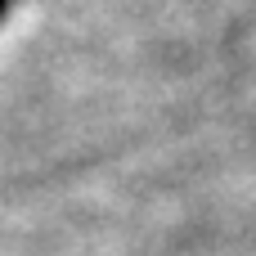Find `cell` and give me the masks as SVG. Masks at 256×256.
Wrapping results in <instances>:
<instances>
[{
	"mask_svg": "<svg viewBox=\"0 0 256 256\" xmlns=\"http://www.w3.org/2000/svg\"><path fill=\"white\" fill-rule=\"evenodd\" d=\"M9 4H14V0H0V18H4V14H9Z\"/></svg>",
	"mask_w": 256,
	"mask_h": 256,
	"instance_id": "cell-1",
	"label": "cell"
}]
</instances>
